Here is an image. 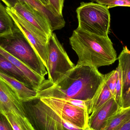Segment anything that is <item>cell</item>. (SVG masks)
<instances>
[{
	"label": "cell",
	"instance_id": "cell-2",
	"mask_svg": "<svg viewBox=\"0 0 130 130\" xmlns=\"http://www.w3.org/2000/svg\"><path fill=\"white\" fill-rule=\"evenodd\" d=\"M71 47L78 56L76 66L98 69L113 64L117 53L110 39L86 32L77 27L69 38Z\"/></svg>",
	"mask_w": 130,
	"mask_h": 130
},
{
	"label": "cell",
	"instance_id": "cell-6",
	"mask_svg": "<svg viewBox=\"0 0 130 130\" xmlns=\"http://www.w3.org/2000/svg\"><path fill=\"white\" fill-rule=\"evenodd\" d=\"M47 51L46 70L48 80L53 84H55L75 66L70 60L54 33H52L48 38Z\"/></svg>",
	"mask_w": 130,
	"mask_h": 130
},
{
	"label": "cell",
	"instance_id": "cell-25",
	"mask_svg": "<svg viewBox=\"0 0 130 130\" xmlns=\"http://www.w3.org/2000/svg\"><path fill=\"white\" fill-rule=\"evenodd\" d=\"M130 107V88L126 95L123 97L122 102V107L123 108L129 107Z\"/></svg>",
	"mask_w": 130,
	"mask_h": 130
},
{
	"label": "cell",
	"instance_id": "cell-14",
	"mask_svg": "<svg viewBox=\"0 0 130 130\" xmlns=\"http://www.w3.org/2000/svg\"><path fill=\"white\" fill-rule=\"evenodd\" d=\"M122 76V97L126 95L130 88V50L124 46L118 58Z\"/></svg>",
	"mask_w": 130,
	"mask_h": 130
},
{
	"label": "cell",
	"instance_id": "cell-28",
	"mask_svg": "<svg viewBox=\"0 0 130 130\" xmlns=\"http://www.w3.org/2000/svg\"><path fill=\"white\" fill-rule=\"evenodd\" d=\"M83 130H95L93 129V128H91V127H90L89 126H88L85 129Z\"/></svg>",
	"mask_w": 130,
	"mask_h": 130
},
{
	"label": "cell",
	"instance_id": "cell-29",
	"mask_svg": "<svg viewBox=\"0 0 130 130\" xmlns=\"http://www.w3.org/2000/svg\"><path fill=\"white\" fill-rule=\"evenodd\" d=\"M37 1H39L40 2H41V0H37Z\"/></svg>",
	"mask_w": 130,
	"mask_h": 130
},
{
	"label": "cell",
	"instance_id": "cell-3",
	"mask_svg": "<svg viewBox=\"0 0 130 130\" xmlns=\"http://www.w3.org/2000/svg\"><path fill=\"white\" fill-rule=\"evenodd\" d=\"M0 46L41 76L48 73L42 59L17 25L12 33L0 37Z\"/></svg>",
	"mask_w": 130,
	"mask_h": 130
},
{
	"label": "cell",
	"instance_id": "cell-5",
	"mask_svg": "<svg viewBox=\"0 0 130 130\" xmlns=\"http://www.w3.org/2000/svg\"><path fill=\"white\" fill-rule=\"evenodd\" d=\"M23 103L26 116L39 130H82L62 119L40 98Z\"/></svg>",
	"mask_w": 130,
	"mask_h": 130
},
{
	"label": "cell",
	"instance_id": "cell-18",
	"mask_svg": "<svg viewBox=\"0 0 130 130\" xmlns=\"http://www.w3.org/2000/svg\"><path fill=\"white\" fill-rule=\"evenodd\" d=\"M130 118V107L121 108L108 121L102 130H116Z\"/></svg>",
	"mask_w": 130,
	"mask_h": 130
},
{
	"label": "cell",
	"instance_id": "cell-7",
	"mask_svg": "<svg viewBox=\"0 0 130 130\" xmlns=\"http://www.w3.org/2000/svg\"><path fill=\"white\" fill-rule=\"evenodd\" d=\"M40 99L62 119L78 129L83 130L88 126V111L75 106L67 99L42 97Z\"/></svg>",
	"mask_w": 130,
	"mask_h": 130
},
{
	"label": "cell",
	"instance_id": "cell-9",
	"mask_svg": "<svg viewBox=\"0 0 130 130\" xmlns=\"http://www.w3.org/2000/svg\"><path fill=\"white\" fill-rule=\"evenodd\" d=\"M9 113L26 117L23 102L0 76V113Z\"/></svg>",
	"mask_w": 130,
	"mask_h": 130
},
{
	"label": "cell",
	"instance_id": "cell-20",
	"mask_svg": "<svg viewBox=\"0 0 130 130\" xmlns=\"http://www.w3.org/2000/svg\"><path fill=\"white\" fill-rule=\"evenodd\" d=\"M118 76V68L105 75L104 82L114 98L115 92Z\"/></svg>",
	"mask_w": 130,
	"mask_h": 130
},
{
	"label": "cell",
	"instance_id": "cell-16",
	"mask_svg": "<svg viewBox=\"0 0 130 130\" xmlns=\"http://www.w3.org/2000/svg\"><path fill=\"white\" fill-rule=\"evenodd\" d=\"M0 73L17 79L32 89L29 82L24 73L19 69L1 54Z\"/></svg>",
	"mask_w": 130,
	"mask_h": 130
},
{
	"label": "cell",
	"instance_id": "cell-21",
	"mask_svg": "<svg viewBox=\"0 0 130 130\" xmlns=\"http://www.w3.org/2000/svg\"><path fill=\"white\" fill-rule=\"evenodd\" d=\"M92 2L105 5L109 9L116 7H130V0H93Z\"/></svg>",
	"mask_w": 130,
	"mask_h": 130
},
{
	"label": "cell",
	"instance_id": "cell-27",
	"mask_svg": "<svg viewBox=\"0 0 130 130\" xmlns=\"http://www.w3.org/2000/svg\"><path fill=\"white\" fill-rule=\"evenodd\" d=\"M41 3L44 5L47 6V5H49L50 2L49 0H41Z\"/></svg>",
	"mask_w": 130,
	"mask_h": 130
},
{
	"label": "cell",
	"instance_id": "cell-23",
	"mask_svg": "<svg viewBox=\"0 0 130 130\" xmlns=\"http://www.w3.org/2000/svg\"><path fill=\"white\" fill-rule=\"evenodd\" d=\"M0 130H14L5 115L2 113H0Z\"/></svg>",
	"mask_w": 130,
	"mask_h": 130
},
{
	"label": "cell",
	"instance_id": "cell-24",
	"mask_svg": "<svg viewBox=\"0 0 130 130\" xmlns=\"http://www.w3.org/2000/svg\"><path fill=\"white\" fill-rule=\"evenodd\" d=\"M50 4L53 7L61 16L62 15V10L64 0H49Z\"/></svg>",
	"mask_w": 130,
	"mask_h": 130
},
{
	"label": "cell",
	"instance_id": "cell-10",
	"mask_svg": "<svg viewBox=\"0 0 130 130\" xmlns=\"http://www.w3.org/2000/svg\"><path fill=\"white\" fill-rule=\"evenodd\" d=\"M12 8L25 20L43 33L48 38L53 32L45 16L25 2H18Z\"/></svg>",
	"mask_w": 130,
	"mask_h": 130
},
{
	"label": "cell",
	"instance_id": "cell-13",
	"mask_svg": "<svg viewBox=\"0 0 130 130\" xmlns=\"http://www.w3.org/2000/svg\"><path fill=\"white\" fill-rule=\"evenodd\" d=\"M0 76L10 86L22 102H26L38 98L37 91L32 89L23 83L0 73Z\"/></svg>",
	"mask_w": 130,
	"mask_h": 130
},
{
	"label": "cell",
	"instance_id": "cell-12",
	"mask_svg": "<svg viewBox=\"0 0 130 130\" xmlns=\"http://www.w3.org/2000/svg\"><path fill=\"white\" fill-rule=\"evenodd\" d=\"M0 54L19 69L29 82L32 89L37 90L45 80L42 77L33 71L29 67L8 53L0 46Z\"/></svg>",
	"mask_w": 130,
	"mask_h": 130
},
{
	"label": "cell",
	"instance_id": "cell-4",
	"mask_svg": "<svg viewBox=\"0 0 130 130\" xmlns=\"http://www.w3.org/2000/svg\"><path fill=\"white\" fill-rule=\"evenodd\" d=\"M76 13L78 28L98 36H108L110 14L107 6L92 2H82Z\"/></svg>",
	"mask_w": 130,
	"mask_h": 130
},
{
	"label": "cell",
	"instance_id": "cell-26",
	"mask_svg": "<svg viewBox=\"0 0 130 130\" xmlns=\"http://www.w3.org/2000/svg\"><path fill=\"white\" fill-rule=\"evenodd\" d=\"M116 130H130V118Z\"/></svg>",
	"mask_w": 130,
	"mask_h": 130
},
{
	"label": "cell",
	"instance_id": "cell-17",
	"mask_svg": "<svg viewBox=\"0 0 130 130\" xmlns=\"http://www.w3.org/2000/svg\"><path fill=\"white\" fill-rule=\"evenodd\" d=\"M16 25L8 13L6 7L0 1V37L12 33Z\"/></svg>",
	"mask_w": 130,
	"mask_h": 130
},
{
	"label": "cell",
	"instance_id": "cell-8",
	"mask_svg": "<svg viewBox=\"0 0 130 130\" xmlns=\"http://www.w3.org/2000/svg\"><path fill=\"white\" fill-rule=\"evenodd\" d=\"M8 14L22 31L37 53L47 67V45L48 38L40 30L25 20L13 8L6 7Z\"/></svg>",
	"mask_w": 130,
	"mask_h": 130
},
{
	"label": "cell",
	"instance_id": "cell-30",
	"mask_svg": "<svg viewBox=\"0 0 130 130\" xmlns=\"http://www.w3.org/2000/svg\"><path fill=\"white\" fill-rule=\"evenodd\" d=\"M90 1H91L92 2V1H93V0H90Z\"/></svg>",
	"mask_w": 130,
	"mask_h": 130
},
{
	"label": "cell",
	"instance_id": "cell-11",
	"mask_svg": "<svg viewBox=\"0 0 130 130\" xmlns=\"http://www.w3.org/2000/svg\"><path fill=\"white\" fill-rule=\"evenodd\" d=\"M121 108L114 99H111L90 115L88 126L95 130H102L109 119Z\"/></svg>",
	"mask_w": 130,
	"mask_h": 130
},
{
	"label": "cell",
	"instance_id": "cell-19",
	"mask_svg": "<svg viewBox=\"0 0 130 130\" xmlns=\"http://www.w3.org/2000/svg\"><path fill=\"white\" fill-rule=\"evenodd\" d=\"M14 130H36L27 117H23L11 113L4 114Z\"/></svg>",
	"mask_w": 130,
	"mask_h": 130
},
{
	"label": "cell",
	"instance_id": "cell-15",
	"mask_svg": "<svg viewBox=\"0 0 130 130\" xmlns=\"http://www.w3.org/2000/svg\"><path fill=\"white\" fill-rule=\"evenodd\" d=\"M111 98L113 97L104 80L94 96L88 102L89 114L91 115Z\"/></svg>",
	"mask_w": 130,
	"mask_h": 130
},
{
	"label": "cell",
	"instance_id": "cell-1",
	"mask_svg": "<svg viewBox=\"0 0 130 130\" xmlns=\"http://www.w3.org/2000/svg\"><path fill=\"white\" fill-rule=\"evenodd\" d=\"M104 78L105 75L98 69L75 66L55 84L45 79L37 90V98L53 97L90 101L104 82Z\"/></svg>",
	"mask_w": 130,
	"mask_h": 130
},
{
	"label": "cell",
	"instance_id": "cell-22",
	"mask_svg": "<svg viewBox=\"0 0 130 130\" xmlns=\"http://www.w3.org/2000/svg\"><path fill=\"white\" fill-rule=\"evenodd\" d=\"M118 76L117 82L115 88V92L114 99L120 107H122L123 97H122V76L121 72L119 67H118Z\"/></svg>",
	"mask_w": 130,
	"mask_h": 130
}]
</instances>
